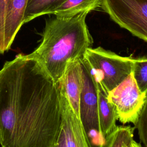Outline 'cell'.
<instances>
[{
    "mask_svg": "<svg viewBox=\"0 0 147 147\" xmlns=\"http://www.w3.org/2000/svg\"><path fill=\"white\" fill-rule=\"evenodd\" d=\"M60 90L35 59L20 53L0 69V145L52 147L61 126Z\"/></svg>",
    "mask_w": 147,
    "mask_h": 147,
    "instance_id": "cell-1",
    "label": "cell"
},
{
    "mask_svg": "<svg viewBox=\"0 0 147 147\" xmlns=\"http://www.w3.org/2000/svg\"><path fill=\"white\" fill-rule=\"evenodd\" d=\"M89 12L67 18L58 17L45 22L42 38L28 57L37 60L54 82L58 83L68 62L82 57L92 45V38L86 23Z\"/></svg>",
    "mask_w": 147,
    "mask_h": 147,
    "instance_id": "cell-2",
    "label": "cell"
},
{
    "mask_svg": "<svg viewBox=\"0 0 147 147\" xmlns=\"http://www.w3.org/2000/svg\"><path fill=\"white\" fill-rule=\"evenodd\" d=\"M83 57L88 63L96 82L107 93L132 72L133 58L120 56L100 47L88 48Z\"/></svg>",
    "mask_w": 147,
    "mask_h": 147,
    "instance_id": "cell-3",
    "label": "cell"
},
{
    "mask_svg": "<svg viewBox=\"0 0 147 147\" xmlns=\"http://www.w3.org/2000/svg\"><path fill=\"white\" fill-rule=\"evenodd\" d=\"M82 88L79 102V119L91 147H103L105 138L99 127L96 82L90 66L81 58Z\"/></svg>",
    "mask_w": 147,
    "mask_h": 147,
    "instance_id": "cell-4",
    "label": "cell"
},
{
    "mask_svg": "<svg viewBox=\"0 0 147 147\" xmlns=\"http://www.w3.org/2000/svg\"><path fill=\"white\" fill-rule=\"evenodd\" d=\"M100 7L121 28L147 42V0H100Z\"/></svg>",
    "mask_w": 147,
    "mask_h": 147,
    "instance_id": "cell-5",
    "label": "cell"
},
{
    "mask_svg": "<svg viewBox=\"0 0 147 147\" xmlns=\"http://www.w3.org/2000/svg\"><path fill=\"white\" fill-rule=\"evenodd\" d=\"M145 94L139 90L131 72L107 93V98L114 106L118 119L121 123L135 125L143 106Z\"/></svg>",
    "mask_w": 147,
    "mask_h": 147,
    "instance_id": "cell-6",
    "label": "cell"
},
{
    "mask_svg": "<svg viewBox=\"0 0 147 147\" xmlns=\"http://www.w3.org/2000/svg\"><path fill=\"white\" fill-rule=\"evenodd\" d=\"M59 90L61 127L65 133L67 147H91L80 119L73 111L63 92L60 88Z\"/></svg>",
    "mask_w": 147,
    "mask_h": 147,
    "instance_id": "cell-7",
    "label": "cell"
},
{
    "mask_svg": "<svg viewBox=\"0 0 147 147\" xmlns=\"http://www.w3.org/2000/svg\"><path fill=\"white\" fill-rule=\"evenodd\" d=\"M81 58L68 62L63 76L58 82L59 88L79 118L80 96L82 88Z\"/></svg>",
    "mask_w": 147,
    "mask_h": 147,
    "instance_id": "cell-8",
    "label": "cell"
},
{
    "mask_svg": "<svg viewBox=\"0 0 147 147\" xmlns=\"http://www.w3.org/2000/svg\"><path fill=\"white\" fill-rule=\"evenodd\" d=\"M28 0H10L5 22V47H11L19 30L22 26L25 10Z\"/></svg>",
    "mask_w": 147,
    "mask_h": 147,
    "instance_id": "cell-9",
    "label": "cell"
},
{
    "mask_svg": "<svg viewBox=\"0 0 147 147\" xmlns=\"http://www.w3.org/2000/svg\"><path fill=\"white\" fill-rule=\"evenodd\" d=\"M96 85L98 88L99 127L101 134L105 138L107 134L117 127L116 121L118 118L114 106L107 99V93L97 82Z\"/></svg>",
    "mask_w": 147,
    "mask_h": 147,
    "instance_id": "cell-10",
    "label": "cell"
},
{
    "mask_svg": "<svg viewBox=\"0 0 147 147\" xmlns=\"http://www.w3.org/2000/svg\"><path fill=\"white\" fill-rule=\"evenodd\" d=\"M100 0H62L53 7L47 14L67 18L81 13L96 10L100 7Z\"/></svg>",
    "mask_w": 147,
    "mask_h": 147,
    "instance_id": "cell-11",
    "label": "cell"
},
{
    "mask_svg": "<svg viewBox=\"0 0 147 147\" xmlns=\"http://www.w3.org/2000/svg\"><path fill=\"white\" fill-rule=\"evenodd\" d=\"M135 127L117 126L105 138L103 147H128L133 140Z\"/></svg>",
    "mask_w": 147,
    "mask_h": 147,
    "instance_id": "cell-12",
    "label": "cell"
},
{
    "mask_svg": "<svg viewBox=\"0 0 147 147\" xmlns=\"http://www.w3.org/2000/svg\"><path fill=\"white\" fill-rule=\"evenodd\" d=\"M62 0H28L25 10L23 24L48 13Z\"/></svg>",
    "mask_w": 147,
    "mask_h": 147,
    "instance_id": "cell-13",
    "label": "cell"
},
{
    "mask_svg": "<svg viewBox=\"0 0 147 147\" xmlns=\"http://www.w3.org/2000/svg\"><path fill=\"white\" fill-rule=\"evenodd\" d=\"M132 74L141 92H147V57L133 59Z\"/></svg>",
    "mask_w": 147,
    "mask_h": 147,
    "instance_id": "cell-14",
    "label": "cell"
},
{
    "mask_svg": "<svg viewBox=\"0 0 147 147\" xmlns=\"http://www.w3.org/2000/svg\"><path fill=\"white\" fill-rule=\"evenodd\" d=\"M134 126L138 130L140 140L145 146L147 147V92L143 106Z\"/></svg>",
    "mask_w": 147,
    "mask_h": 147,
    "instance_id": "cell-15",
    "label": "cell"
},
{
    "mask_svg": "<svg viewBox=\"0 0 147 147\" xmlns=\"http://www.w3.org/2000/svg\"><path fill=\"white\" fill-rule=\"evenodd\" d=\"M10 0H0V53L6 52L5 47L4 29L7 9Z\"/></svg>",
    "mask_w": 147,
    "mask_h": 147,
    "instance_id": "cell-16",
    "label": "cell"
},
{
    "mask_svg": "<svg viewBox=\"0 0 147 147\" xmlns=\"http://www.w3.org/2000/svg\"><path fill=\"white\" fill-rule=\"evenodd\" d=\"M52 147H67L65 133L63 129L61 127V126L60 133L57 139V141L54 144Z\"/></svg>",
    "mask_w": 147,
    "mask_h": 147,
    "instance_id": "cell-17",
    "label": "cell"
},
{
    "mask_svg": "<svg viewBox=\"0 0 147 147\" xmlns=\"http://www.w3.org/2000/svg\"><path fill=\"white\" fill-rule=\"evenodd\" d=\"M128 147H142V146H141V145L140 144L138 143L137 142H136V141H134L133 140V141L131 142V143L130 144V145Z\"/></svg>",
    "mask_w": 147,
    "mask_h": 147,
    "instance_id": "cell-18",
    "label": "cell"
}]
</instances>
